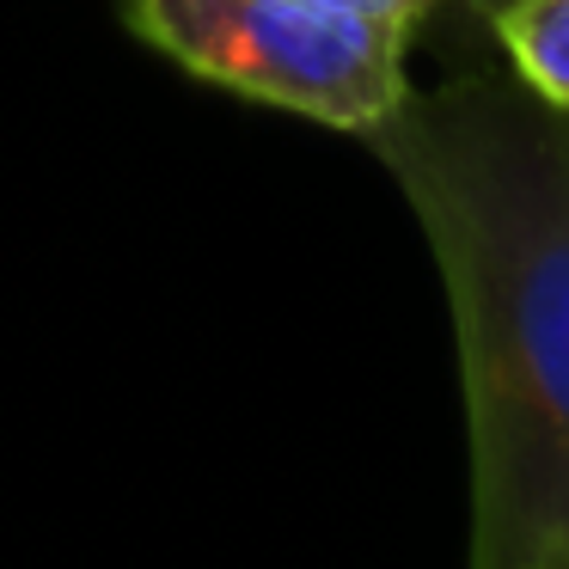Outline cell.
<instances>
[{"mask_svg":"<svg viewBox=\"0 0 569 569\" xmlns=\"http://www.w3.org/2000/svg\"><path fill=\"white\" fill-rule=\"evenodd\" d=\"M496 7H502V0H453L447 13H453V19H471V26H490Z\"/></svg>","mask_w":569,"mask_h":569,"instance_id":"cell-5","label":"cell"},{"mask_svg":"<svg viewBox=\"0 0 569 569\" xmlns=\"http://www.w3.org/2000/svg\"><path fill=\"white\" fill-rule=\"evenodd\" d=\"M483 31L539 99L569 111V0H502Z\"/></svg>","mask_w":569,"mask_h":569,"instance_id":"cell-3","label":"cell"},{"mask_svg":"<svg viewBox=\"0 0 569 569\" xmlns=\"http://www.w3.org/2000/svg\"><path fill=\"white\" fill-rule=\"evenodd\" d=\"M368 7H380V13H398V19H410V26L422 31L435 13H447L453 0H368Z\"/></svg>","mask_w":569,"mask_h":569,"instance_id":"cell-4","label":"cell"},{"mask_svg":"<svg viewBox=\"0 0 569 569\" xmlns=\"http://www.w3.org/2000/svg\"><path fill=\"white\" fill-rule=\"evenodd\" d=\"M361 141L417 209L453 312L466 569H569V111L496 62L410 87Z\"/></svg>","mask_w":569,"mask_h":569,"instance_id":"cell-1","label":"cell"},{"mask_svg":"<svg viewBox=\"0 0 569 569\" xmlns=\"http://www.w3.org/2000/svg\"><path fill=\"white\" fill-rule=\"evenodd\" d=\"M123 26L184 74L373 136L410 99L417 26L368 0H117Z\"/></svg>","mask_w":569,"mask_h":569,"instance_id":"cell-2","label":"cell"}]
</instances>
